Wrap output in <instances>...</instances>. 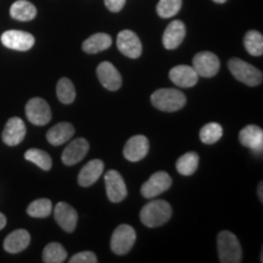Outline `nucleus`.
<instances>
[{"mask_svg": "<svg viewBox=\"0 0 263 263\" xmlns=\"http://www.w3.org/2000/svg\"><path fill=\"white\" fill-rule=\"evenodd\" d=\"M97 74L100 83L103 84V87L106 88L107 90L115 91L120 89L121 85H122V77H121V73L111 62H101L97 68Z\"/></svg>", "mask_w": 263, "mask_h": 263, "instance_id": "12", "label": "nucleus"}, {"mask_svg": "<svg viewBox=\"0 0 263 263\" xmlns=\"http://www.w3.org/2000/svg\"><path fill=\"white\" fill-rule=\"evenodd\" d=\"M228 67L236 80L242 82L244 84L250 85V87L261 84L263 78L262 72L244 60H240V59L236 58L230 59Z\"/></svg>", "mask_w": 263, "mask_h": 263, "instance_id": "4", "label": "nucleus"}, {"mask_svg": "<svg viewBox=\"0 0 263 263\" xmlns=\"http://www.w3.org/2000/svg\"><path fill=\"white\" fill-rule=\"evenodd\" d=\"M136 230L128 224H121L111 236V249L116 255H126L136 242Z\"/></svg>", "mask_w": 263, "mask_h": 263, "instance_id": "5", "label": "nucleus"}, {"mask_svg": "<svg viewBox=\"0 0 263 263\" xmlns=\"http://www.w3.org/2000/svg\"><path fill=\"white\" fill-rule=\"evenodd\" d=\"M186 98L183 93L177 89H157L151 95V104L156 108L166 112H174L184 107Z\"/></svg>", "mask_w": 263, "mask_h": 263, "instance_id": "3", "label": "nucleus"}, {"mask_svg": "<svg viewBox=\"0 0 263 263\" xmlns=\"http://www.w3.org/2000/svg\"><path fill=\"white\" fill-rule=\"evenodd\" d=\"M26 136L25 122L18 117H12L6 122L3 130V141L9 146L18 145Z\"/></svg>", "mask_w": 263, "mask_h": 263, "instance_id": "16", "label": "nucleus"}, {"mask_svg": "<svg viewBox=\"0 0 263 263\" xmlns=\"http://www.w3.org/2000/svg\"><path fill=\"white\" fill-rule=\"evenodd\" d=\"M213 2L217 3V4H224L227 0H213Z\"/></svg>", "mask_w": 263, "mask_h": 263, "instance_id": "37", "label": "nucleus"}, {"mask_svg": "<svg viewBox=\"0 0 263 263\" xmlns=\"http://www.w3.org/2000/svg\"><path fill=\"white\" fill-rule=\"evenodd\" d=\"M117 48L123 55L130 59H138L141 55V51H143L139 37L136 33L128 31V29H124V31L118 33Z\"/></svg>", "mask_w": 263, "mask_h": 263, "instance_id": "11", "label": "nucleus"}, {"mask_svg": "<svg viewBox=\"0 0 263 263\" xmlns=\"http://www.w3.org/2000/svg\"><path fill=\"white\" fill-rule=\"evenodd\" d=\"M25 159L37 164L39 168H42L43 171H49L52 166L51 157L49 156V154L39 149H29L26 151Z\"/></svg>", "mask_w": 263, "mask_h": 263, "instance_id": "29", "label": "nucleus"}, {"mask_svg": "<svg viewBox=\"0 0 263 263\" xmlns=\"http://www.w3.org/2000/svg\"><path fill=\"white\" fill-rule=\"evenodd\" d=\"M89 150V143L83 138H77L71 141L61 155V160L66 166H73L82 161Z\"/></svg>", "mask_w": 263, "mask_h": 263, "instance_id": "14", "label": "nucleus"}, {"mask_svg": "<svg viewBox=\"0 0 263 263\" xmlns=\"http://www.w3.org/2000/svg\"><path fill=\"white\" fill-rule=\"evenodd\" d=\"M70 262L71 263H97L98 258L94 252L83 251V252H78V254L72 256Z\"/></svg>", "mask_w": 263, "mask_h": 263, "instance_id": "33", "label": "nucleus"}, {"mask_svg": "<svg viewBox=\"0 0 263 263\" xmlns=\"http://www.w3.org/2000/svg\"><path fill=\"white\" fill-rule=\"evenodd\" d=\"M74 134V127L68 122H61L58 123L48 130L47 139L51 145H62L73 137Z\"/></svg>", "mask_w": 263, "mask_h": 263, "instance_id": "22", "label": "nucleus"}, {"mask_svg": "<svg viewBox=\"0 0 263 263\" xmlns=\"http://www.w3.org/2000/svg\"><path fill=\"white\" fill-rule=\"evenodd\" d=\"M54 216L58 224L61 227L65 232L72 233L77 227L78 215L73 207L66 202H59L54 209Z\"/></svg>", "mask_w": 263, "mask_h": 263, "instance_id": "15", "label": "nucleus"}, {"mask_svg": "<svg viewBox=\"0 0 263 263\" xmlns=\"http://www.w3.org/2000/svg\"><path fill=\"white\" fill-rule=\"evenodd\" d=\"M223 136V128L219 123L210 122L200 130V139L203 144H215Z\"/></svg>", "mask_w": 263, "mask_h": 263, "instance_id": "30", "label": "nucleus"}, {"mask_svg": "<svg viewBox=\"0 0 263 263\" xmlns=\"http://www.w3.org/2000/svg\"><path fill=\"white\" fill-rule=\"evenodd\" d=\"M245 49L254 57H261L263 54V37L257 31H249L244 38Z\"/></svg>", "mask_w": 263, "mask_h": 263, "instance_id": "27", "label": "nucleus"}, {"mask_svg": "<svg viewBox=\"0 0 263 263\" xmlns=\"http://www.w3.org/2000/svg\"><path fill=\"white\" fill-rule=\"evenodd\" d=\"M58 99L62 104H71L76 99V88L68 78H61L57 85Z\"/></svg>", "mask_w": 263, "mask_h": 263, "instance_id": "28", "label": "nucleus"}, {"mask_svg": "<svg viewBox=\"0 0 263 263\" xmlns=\"http://www.w3.org/2000/svg\"><path fill=\"white\" fill-rule=\"evenodd\" d=\"M259 192H258V194H259V199H261V201H263V195H262V183H259Z\"/></svg>", "mask_w": 263, "mask_h": 263, "instance_id": "36", "label": "nucleus"}, {"mask_svg": "<svg viewBox=\"0 0 263 263\" xmlns=\"http://www.w3.org/2000/svg\"><path fill=\"white\" fill-rule=\"evenodd\" d=\"M67 258V252L59 242H50L43 251V261L45 263H62Z\"/></svg>", "mask_w": 263, "mask_h": 263, "instance_id": "26", "label": "nucleus"}, {"mask_svg": "<svg viewBox=\"0 0 263 263\" xmlns=\"http://www.w3.org/2000/svg\"><path fill=\"white\" fill-rule=\"evenodd\" d=\"M172 185V179L170 174L160 171L154 173L149 179L141 186V195L146 199H154V197L161 195V194L168 190Z\"/></svg>", "mask_w": 263, "mask_h": 263, "instance_id": "7", "label": "nucleus"}, {"mask_svg": "<svg viewBox=\"0 0 263 263\" xmlns=\"http://www.w3.org/2000/svg\"><path fill=\"white\" fill-rule=\"evenodd\" d=\"M182 8V0H160L157 4V14L162 18L173 17Z\"/></svg>", "mask_w": 263, "mask_h": 263, "instance_id": "32", "label": "nucleus"}, {"mask_svg": "<svg viewBox=\"0 0 263 263\" xmlns=\"http://www.w3.org/2000/svg\"><path fill=\"white\" fill-rule=\"evenodd\" d=\"M29 242H31V235L27 230L17 229L6 236L4 240V249L10 254H17L27 249Z\"/></svg>", "mask_w": 263, "mask_h": 263, "instance_id": "21", "label": "nucleus"}, {"mask_svg": "<svg viewBox=\"0 0 263 263\" xmlns=\"http://www.w3.org/2000/svg\"><path fill=\"white\" fill-rule=\"evenodd\" d=\"M112 39L106 33H95L88 39H85L82 44V49L87 54H97V52L104 51L111 47Z\"/></svg>", "mask_w": 263, "mask_h": 263, "instance_id": "23", "label": "nucleus"}, {"mask_svg": "<svg viewBox=\"0 0 263 263\" xmlns=\"http://www.w3.org/2000/svg\"><path fill=\"white\" fill-rule=\"evenodd\" d=\"M170 80L180 88H190L197 83L199 76L193 66L179 65L170 71Z\"/></svg>", "mask_w": 263, "mask_h": 263, "instance_id": "18", "label": "nucleus"}, {"mask_svg": "<svg viewBox=\"0 0 263 263\" xmlns=\"http://www.w3.org/2000/svg\"><path fill=\"white\" fill-rule=\"evenodd\" d=\"M197 166H199V155L194 151L184 154L183 156H180L177 160L176 163L177 171L182 176H192V174L195 173Z\"/></svg>", "mask_w": 263, "mask_h": 263, "instance_id": "25", "label": "nucleus"}, {"mask_svg": "<svg viewBox=\"0 0 263 263\" xmlns=\"http://www.w3.org/2000/svg\"><path fill=\"white\" fill-rule=\"evenodd\" d=\"M106 194L111 202H121L127 196L126 183L117 171L111 170L105 174Z\"/></svg>", "mask_w": 263, "mask_h": 263, "instance_id": "9", "label": "nucleus"}, {"mask_svg": "<svg viewBox=\"0 0 263 263\" xmlns=\"http://www.w3.org/2000/svg\"><path fill=\"white\" fill-rule=\"evenodd\" d=\"M52 211V203L49 199H38L28 206L27 213L33 218H45Z\"/></svg>", "mask_w": 263, "mask_h": 263, "instance_id": "31", "label": "nucleus"}, {"mask_svg": "<svg viewBox=\"0 0 263 263\" xmlns=\"http://www.w3.org/2000/svg\"><path fill=\"white\" fill-rule=\"evenodd\" d=\"M104 171V162L101 160H91L88 162L83 168L81 170L80 176H78V184L81 186L93 185L97 180L100 178Z\"/></svg>", "mask_w": 263, "mask_h": 263, "instance_id": "20", "label": "nucleus"}, {"mask_svg": "<svg viewBox=\"0 0 263 263\" xmlns=\"http://www.w3.org/2000/svg\"><path fill=\"white\" fill-rule=\"evenodd\" d=\"M6 226V217L0 212V229H3Z\"/></svg>", "mask_w": 263, "mask_h": 263, "instance_id": "35", "label": "nucleus"}, {"mask_svg": "<svg viewBox=\"0 0 263 263\" xmlns=\"http://www.w3.org/2000/svg\"><path fill=\"white\" fill-rule=\"evenodd\" d=\"M26 116L35 126H44L51 120L50 106L44 99L33 98L26 105Z\"/></svg>", "mask_w": 263, "mask_h": 263, "instance_id": "6", "label": "nucleus"}, {"mask_svg": "<svg viewBox=\"0 0 263 263\" xmlns=\"http://www.w3.org/2000/svg\"><path fill=\"white\" fill-rule=\"evenodd\" d=\"M185 25L183 24L179 20H176V21H172L171 24L167 26L166 31L163 33V45L164 48L168 49V50H173V49H177L182 44L184 41V37H185Z\"/></svg>", "mask_w": 263, "mask_h": 263, "instance_id": "19", "label": "nucleus"}, {"mask_svg": "<svg viewBox=\"0 0 263 263\" xmlns=\"http://www.w3.org/2000/svg\"><path fill=\"white\" fill-rule=\"evenodd\" d=\"M239 140L242 145L249 147L257 154H262L263 150V130L261 127L250 124L242 128L239 133Z\"/></svg>", "mask_w": 263, "mask_h": 263, "instance_id": "17", "label": "nucleus"}, {"mask_svg": "<svg viewBox=\"0 0 263 263\" xmlns=\"http://www.w3.org/2000/svg\"><path fill=\"white\" fill-rule=\"evenodd\" d=\"M10 15L17 21H31L37 16V9L27 0H17L10 8Z\"/></svg>", "mask_w": 263, "mask_h": 263, "instance_id": "24", "label": "nucleus"}, {"mask_svg": "<svg viewBox=\"0 0 263 263\" xmlns=\"http://www.w3.org/2000/svg\"><path fill=\"white\" fill-rule=\"evenodd\" d=\"M217 248H218L219 262L222 263H239L241 262V248L239 240L233 233L223 230L217 236Z\"/></svg>", "mask_w": 263, "mask_h": 263, "instance_id": "2", "label": "nucleus"}, {"mask_svg": "<svg viewBox=\"0 0 263 263\" xmlns=\"http://www.w3.org/2000/svg\"><path fill=\"white\" fill-rule=\"evenodd\" d=\"M126 0H105L106 8L112 12H118L123 9Z\"/></svg>", "mask_w": 263, "mask_h": 263, "instance_id": "34", "label": "nucleus"}, {"mask_svg": "<svg viewBox=\"0 0 263 263\" xmlns=\"http://www.w3.org/2000/svg\"><path fill=\"white\" fill-rule=\"evenodd\" d=\"M149 153V140L144 136H134L128 139L124 145L123 155L128 161L138 162Z\"/></svg>", "mask_w": 263, "mask_h": 263, "instance_id": "13", "label": "nucleus"}, {"mask_svg": "<svg viewBox=\"0 0 263 263\" xmlns=\"http://www.w3.org/2000/svg\"><path fill=\"white\" fill-rule=\"evenodd\" d=\"M219 59L211 51H202L196 54L193 59V67L196 71L197 76L210 78L218 73Z\"/></svg>", "mask_w": 263, "mask_h": 263, "instance_id": "8", "label": "nucleus"}, {"mask_svg": "<svg viewBox=\"0 0 263 263\" xmlns=\"http://www.w3.org/2000/svg\"><path fill=\"white\" fill-rule=\"evenodd\" d=\"M2 43L12 50L27 51L34 45V37L27 32L11 29L3 33Z\"/></svg>", "mask_w": 263, "mask_h": 263, "instance_id": "10", "label": "nucleus"}, {"mask_svg": "<svg viewBox=\"0 0 263 263\" xmlns=\"http://www.w3.org/2000/svg\"><path fill=\"white\" fill-rule=\"evenodd\" d=\"M172 216L171 205L164 200H154L146 203L140 211V219L144 226L149 228H156L168 222Z\"/></svg>", "mask_w": 263, "mask_h": 263, "instance_id": "1", "label": "nucleus"}]
</instances>
